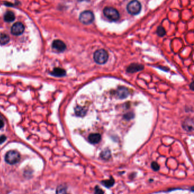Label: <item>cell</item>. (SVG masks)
<instances>
[{
    "mask_svg": "<svg viewBox=\"0 0 194 194\" xmlns=\"http://www.w3.org/2000/svg\"><path fill=\"white\" fill-rule=\"evenodd\" d=\"M93 59L97 64H104L108 61V53L104 49L98 50L93 54Z\"/></svg>",
    "mask_w": 194,
    "mask_h": 194,
    "instance_id": "cell-1",
    "label": "cell"
},
{
    "mask_svg": "<svg viewBox=\"0 0 194 194\" xmlns=\"http://www.w3.org/2000/svg\"><path fill=\"white\" fill-rule=\"evenodd\" d=\"M106 17L111 21H117L120 18V14L117 10L112 7H106L103 10Z\"/></svg>",
    "mask_w": 194,
    "mask_h": 194,
    "instance_id": "cell-2",
    "label": "cell"
},
{
    "mask_svg": "<svg viewBox=\"0 0 194 194\" xmlns=\"http://www.w3.org/2000/svg\"><path fill=\"white\" fill-rule=\"evenodd\" d=\"M21 158L19 153L16 150H10L5 155V160L6 163L10 165L17 163Z\"/></svg>",
    "mask_w": 194,
    "mask_h": 194,
    "instance_id": "cell-3",
    "label": "cell"
},
{
    "mask_svg": "<svg viewBox=\"0 0 194 194\" xmlns=\"http://www.w3.org/2000/svg\"><path fill=\"white\" fill-rule=\"evenodd\" d=\"M141 3L137 1H132L130 2L126 7L127 11L132 15H137L141 12Z\"/></svg>",
    "mask_w": 194,
    "mask_h": 194,
    "instance_id": "cell-4",
    "label": "cell"
},
{
    "mask_svg": "<svg viewBox=\"0 0 194 194\" xmlns=\"http://www.w3.org/2000/svg\"><path fill=\"white\" fill-rule=\"evenodd\" d=\"M95 19L93 13L91 11L86 10L83 12L79 16L80 21L84 25L90 24Z\"/></svg>",
    "mask_w": 194,
    "mask_h": 194,
    "instance_id": "cell-5",
    "label": "cell"
},
{
    "mask_svg": "<svg viewBox=\"0 0 194 194\" xmlns=\"http://www.w3.org/2000/svg\"><path fill=\"white\" fill-rule=\"evenodd\" d=\"M24 30H25L24 25L21 22L15 23L11 28V33L13 35H21L23 33Z\"/></svg>",
    "mask_w": 194,
    "mask_h": 194,
    "instance_id": "cell-6",
    "label": "cell"
},
{
    "mask_svg": "<svg viewBox=\"0 0 194 194\" xmlns=\"http://www.w3.org/2000/svg\"><path fill=\"white\" fill-rule=\"evenodd\" d=\"M52 47L57 52H63L66 50V45L60 40H55L53 42Z\"/></svg>",
    "mask_w": 194,
    "mask_h": 194,
    "instance_id": "cell-7",
    "label": "cell"
},
{
    "mask_svg": "<svg viewBox=\"0 0 194 194\" xmlns=\"http://www.w3.org/2000/svg\"><path fill=\"white\" fill-rule=\"evenodd\" d=\"M144 67L142 64H139L137 63H133L128 66L126 69V72L128 73H133L134 72L140 71L143 70Z\"/></svg>",
    "mask_w": 194,
    "mask_h": 194,
    "instance_id": "cell-8",
    "label": "cell"
},
{
    "mask_svg": "<svg viewBox=\"0 0 194 194\" xmlns=\"http://www.w3.org/2000/svg\"><path fill=\"white\" fill-rule=\"evenodd\" d=\"M183 128L187 132H192L194 130V121L192 119H188L182 123Z\"/></svg>",
    "mask_w": 194,
    "mask_h": 194,
    "instance_id": "cell-9",
    "label": "cell"
},
{
    "mask_svg": "<svg viewBox=\"0 0 194 194\" xmlns=\"http://www.w3.org/2000/svg\"><path fill=\"white\" fill-rule=\"evenodd\" d=\"M116 95L119 99H125L129 95V91L127 88L121 87L118 88L116 90Z\"/></svg>",
    "mask_w": 194,
    "mask_h": 194,
    "instance_id": "cell-10",
    "label": "cell"
},
{
    "mask_svg": "<svg viewBox=\"0 0 194 194\" xmlns=\"http://www.w3.org/2000/svg\"><path fill=\"white\" fill-rule=\"evenodd\" d=\"M88 139L90 143L96 144L101 141V136L99 133H92L89 135Z\"/></svg>",
    "mask_w": 194,
    "mask_h": 194,
    "instance_id": "cell-11",
    "label": "cell"
},
{
    "mask_svg": "<svg viewBox=\"0 0 194 194\" xmlns=\"http://www.w3.org/2000/svg\"><path fill=\"white\" fill-rule=\"evenodd\" d=\"M51 74L55 77H63L66 74V72L63 69L61 68H55Z\"/></svg>",
    "mask_w": 194,
    "mask_h": 194,
    "instance_id": "cell-12",
    "label": "cell"
},
{
    "mask_svg": "<svg viewBox=\"0 0 194 194\" xmlns=\"http://www.w3.org/2000/svg\"><path fill=\"white\" fill-rule=\"evenodd\" d=\"M75 112L77 116H79V117H83V116L86 114L87 110H86L84 108H83V107L77 106H76V107L75 108Z\"/></svg>",
    "mask_w": 194,
    "mask_h": 194,
    "instance_id": "cell-13",
    "label": "cell"
},
{
    "mask_svg": "<svg viewBox=\"0 0 194 194\" xmlns=\"http://www.w3.org/2000/svg\"><path fill=\"white\" fill-rule=\"evenodd\" d=\"M15 19L14 14L10 11L7 12L4 16V20L7 22H13Z\"/></svg>",
    "mask_w": 194,
    "mask_h": 194,
    "instance_id": "cell-14",
    "label": "cell"
},
{
    "mask_svg": "<svg viewBox=\"0 0 194 194\" xmlns=\"http://www.w3.org/2000/svg\"><path fill=\"white\" fill-rule=\"evenodd\" d=\"M9 36L4 33H0V44L5 45L9 42Z\"/></svg>",
    "mask_w": 194,
    "mask_h": 194,
    "instance_id": "cell-15",
    "label": "cell"
},
{
    "mask_svg": "<svg viewBox=\"0 0 194 194\" xmlns=\"http://www.w3.org/2000/svg\"><path fill=\"white\" fill-rule=\"evenodd\" d=\"M114 179L111 177L108 180H105L101 182V183L103 184V185H104L106 188H110L111 187H112L114 184Z\"/></svg>",
    "mask_w": 194,
    "mask_h": 194,
    "instance_id": "cell-16",
    "label": "cell"
},
{
    "mask_svg": "<svg viewBox=\"0 0 194 194\" xmlns=\"http://www.w3.org/2000/svg\"><path fill=\"white\" fill-rule=\"evenodd\" d=\"M111 154L110 151L108 149H106L100 153V157L104 160H108L110 158Z\"/></svg>",
    "mask_w": 194,
    "mask_h": 194,
    "instance_id": "cell-17",
    "label": "cell"
},
{
    "mask_svg": "<svg viewBox=\"0 0 194 194\" xmlns=\"http://www.w3.org/2000/svg\"><path fill=\"white\" fill-rule=\"evenodd\" d=\"M56 194H69L67 193V187L64 185H60L59 186L56 191Z\"/></svg>",
    "mask_w": 194,
    "mask_h": 194,
    "instance_id": "cell-18",
    "label": "cell"
},
{
    "mask_svg": "<svg viewBox=\"0 0 194 194\" xmlns=\"http://www.w3.org/2000/svg\"><path fill=\"white\" fill-rule=\"evenodd\" d=\"M157 33L159 36H163L166 34L165 29L162 26H159L157 30Z\"/></svg>",
    "mask_w": 194,
    "mask_h": 194,
    "instance_id": "cell-19",
    "label": "cell"
},
{
    "mask_svg": "<svg viewBox=\"0 0 194 194\" xmlns=\"http://www.w3.org/2000/svg\"><path fill=\"white\" fill-rule=\"evenodd\" d=\"M151 168L156 171H158L159 169H160V166H159L158 163H157L156 162H153L151 163Z\"/></svg>",
    "mask_w": 194,
    "mask_h": 194,
    "instance_id": "cell-20",
    "label": "cell"
},
{
    "mask_svg": "<svg viewBox=\"0 0 194 194\" xmlns=\"http://www.w3.org/2000/svg\"><path fill=\"white\" fill-rule=\"evenodd\" d=\"M104 194V192L99 186H96L95 189V194Z\"/></svg>",
    "mask_w": 194,
    "mask_h": 194,
    "instance_id": "cell-21",
    "label": "cell"
},
{
    "mask_svg": "<svg viewBox=\"0 0 194 194\" xmlns=\"http://www.w3.org/2000/svg\"><path fill=\"white\" fill-rule=\"evenodd\" d=\"M124 117L127 120H130L134 117V114L133 113H127L124 116Z\"/></svg>",
    "mask_w": 194,
    "mask_h": 194,
    "instance_id": "cell-22",
    "label": "cell"
},
{
    "mask_svg": "<svg viewBox=\"0 0 194 194\" xmlns=\"http://www.w3.org/2000/svg\"><path fill=\"white\" fill-rule=\"evenodd\" d=\"M6 137L5 136L3 135L1 136L0 137V144H2V143H3L5 141H6Z\"/></svg>",
    "mask_w": 194,
    "mask_h": 194,
    "instance_id": "cell-23",
    "label": "cell"
},
{
    "mask_svg": "<svg viewBox=\"0 0 194 194\" xmlns=\"http://www.w3.org/2000/svg\"><path fill=\"white\" fill-rule=\"evenodd\" d=\"M4 126V123L2 119H0V129L2 128Z\"/></svg>",
    "mask_w": 194,
    "mask_h": 194,
    "instance_id": "cell-24",
    "label": "cell"
},
{
    "mask_svg": "<svg viewBox=\"0 0 194 194\" xmlns=\"http://www.w3.org/2000/svg\"><path fill=\"white\" fill-rule=\"evenodd\" d=\"M193 84H194V83L192 82V83H191V89H192V90H193Z\"/></svg>",
    "mask_w": 194,
    "mask_h": 194,
    "instance_id": "cell-25",
    "label": "cell"
}]
</instances>
